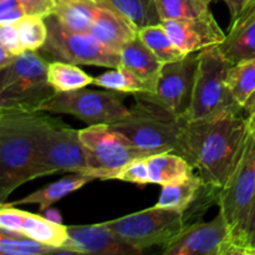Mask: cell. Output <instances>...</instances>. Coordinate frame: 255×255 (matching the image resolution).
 Masks as SVG:
<instances>
[{
	"label": "cell",
	"mask_w": 255,
	"mask_h": 255,
	"mask_svg": "<svg viewBox=\"0 0 255 255\" xmlns=\"http://www.w3.org/2000/svg\"><path fill=\"white\" fill-rule=\"evenodd\" d=\"M248 133L241 115L188 122L187 161L204 182L223 188L241 159Z\"/></svg>",
	"instance_id": "6da1fadb"
},
{
	"label": "cell",
	"mask_w": 255,
	"mask_h": 255,
	"mask_svg": "<svg viewBox=\"0 0 255 255\" xmlns=\"http://www.w3.org/2000/svg\"><path fill=\"white\" fill-rule=\"evenodd\" d=\"M50 115L0 109V203L6 202L20 186L32 181L40 136L51 119Z\"/></svg>",
	"instance_id": "7a4b0ae2"
},
{
	"label": "cell",
	"mask_w": 255,
	"mask_h": 255,
	"mask_svg": "<svg viewBox=\"0 0 255 255\" xmlns=\"http://www.w3.org/2000/svg\"><path fill=\"white\" fill-rule=\"evenodd\" d=\"M188 122L157 105L134 97L128 116L110 126L146 153L171 151L187 159Z\"/></svg>",
	"instance_id": "3957f363"
},
{
	"label": "cell",
	"mask_w": 255,
	"mask_h": 255,
	"mask_svg": "<svg viewBox=\"0 0 255 255\" xmlns=\"http://www.w3.org/2000/svg\"><path fill=\"white\" fill-rule=\"evenodd\" d=\"M188 121H203L226 115H241L243 109L232 95L227 82L231 64L218 45L201 50Z\"/></svg>",
	"instance_id": "277c9868"
},
{
	"label": "cell",
	"mask_w": 255,
	"mask_h": 255,
	"mask_svg": "<svg viewBox=\"0 0 255 255\" xmlns=\"http://www.w3.org/2000/svg\"><path fill=\"white\" fill-rule=\"evenodd\" d=\"M49 62L40 51H27L0 69V109L40 111L54 91L47 80Z\"/></svg>",
	"instance_id": "5b68a950"
},
{
	"label": "cell",
	"mask_w": 255,
	"mask_h": 255,
	"mask_svg": "<svg viewBox=\"0 0 255 255\" xmlns=\"http://www.w3.org/2000/svg\"><path fill=\"white\" fill-rule=\"evenodd\" d=\"M120 239L143 253L152 247H166L188 227L182 212L153 206L105 222Z\"/></svg>",
	"instance_id": "8992f818"
},
{
	"label": "cell",
	"mask_w": 255,
	"mask_h": 255,
	"mask_svg": "<svg viewBox=\"0 0 255 255\" xmlns=\"http://www.w3.org/2000/svg\"><path fill=\"white\" fill-rule=\"evenodd\" d=\"M255 199V137L248 133L246 146L236 169L218 198L219 212L223 214L232 237L231 255H242L239 241Z\"/></svg>",
	"instance_id": "52a82bcc"
},
{
	"label": "cell",
	"mask_w": 255,
	"mask_h": 255,
	"mask_svg": "<svg viewBox=\"0 0 255 255\" xmlns=\"http://www.w3.org/2000/svg\"><path fill=\"white\" fill-rule=\"evenodd\" d=\"M87 171L80 129H74L56 117L50 119L39 141L32 179L55 173H81Z\"/></svg>",
	"instance_id": "ba28073f"
},
{
	"label": "cell",
	"mask_w": 255,
	"mask_h": 255,
	"mask_svg": "<svg viewBox=\"0 0 255 255\" xmlns=\"http://www.w3.org/2000/svg\"><path fill=\"white\" fill-rule=\"evenodd\" d=\"M40 111L51 115H70L87 126L114 125L126 119L129 109L124 104V94L114 90L95 91L86 87L56 92L41 106Z\"/></svg>",
	"instance_id": "9c48e42d"
},
{
	"label": "cell",
	"mask_w": 255,
	"mask_h": 255,
	"mask_svg": "<svg viewBox=\"0 0 255 255\" xmlns=\"http://www.w3.org/2000/svg\"><path fill=\"white\" fill-rule=\"evenodd\" d=\"M47 39L39 51L54 60L74 65L116 69L121 65V55L105 46L91 32H75L65 29L54 16L45 17Z\"/></svg>",
	"instance_id": "30bf717a"
},
{
	"label": "cell",
	"mask_w": 255,
	"mask_h": 255,
	"mask_svg": "<svg viewBox=\"0 0 255 255\" xmlns=\"http://www.w3.org/2000/svg\"><path fill=\"white\" fill-rule=\"evenodd\" d=\"M80 141L87 161L86 176L106 181L111 172L131 161L149 156L110 125H92L80 129Z\"/></svg>",
	"instance_id": "8fae6325"
},
{
	"label": "cell",
	"mask_w": 255,
	"mask_h": 255,
	"mask_svg": "<svg viewBox=\"0 0 255 255\" xmlns=\"http://www.w3.org/2000/svg\"><path fill=\"white\" fill-rule=\"evenodd\" d=\"M198 52H192L183 59L162 65L154 91L138 92L133 94V97L151 102L176 116L188 120L198 70Z\"/></svg>",
	"instance_id": "7c38bea8"
},
{
	"label": "cell",
	"mask_w": 255,
	"mask_h": 255,
	"mask_svg": "<svg viewBox=\"0 0 255 255\" xmlns=\"http://www.w3.org/2000/svg\"><path fill=\"white\" fill-rule=\"evenodd\" d=\"M232 237L223 214L212 221H198L162 248L164 255H231Z\"/></svg>",
	"instance_id": "4fadbf2b"
},
{
	"label": "cell",
	"mask_w": 255,
	"mask_h": 255,
	"mask_svg": "<svg viewBox=\"0 0 255 255\" xmlns=\"http://www.w3.org/2000/svg\"><path fill=\"white\" fill-rule=\"evenodd\" d=\"M161 22L172 41L186 55L221 45L226 40V34L212 12L197 19H168Z\"/></svg>",
	"instance_id": "5bb4252c"
},
{
	"label": "cell",
	"mask_w": 255,
	"mask_h": 255,
	"mask_svg": "<svg viewBox=\"0 0 255 255\" xmlns=\"http://www.w3.org/2000/svg\"><path fill=\"white\" fill-rule=\"evenodd\" d=\"M69 239L62 247L66 254L133 255L141 254L120 239L105 223L70 226Z\"/></svg>",
	"instance_id": "9a60e30c"
},
{
	"label": "cell",
	"mask_w": 255,
	"mask_h": 255,
	"mask_svg": "<svg viewBox=\"0 0 255 255\" xmlns=\"http://www.w3.org/2000/svg\"><path fill=\"white\" fill-rule=\"evenodd\" d=\"M96 14L89 32L105 46L120 52L138 35V29L106 0H96Z\"/></svg>",
	"instance_id": "2e32d148"
},
{
	"label": "cell",
	"mask_w": 255,
	"mask_h": 255,
	"mask_svg": "<svg viewBox=\"0 0 255 255\" xmlns=\"http://www.w3.org/2000/svg\"><path fill=\"white\" fill-rule=\"evenodd\" d=\"M218 47L231 65L255 57V0L232 19L226 40Z\"/></svg>",
	"instance_id": "e0dca14e"
},
{
	"label": "cell",
	"mask_w": 255,
	"mask_h": 255,
	"mask_svg": "<svg viewBox=\"0 0 255 255\" xmlns=\"http://www.w3.org/2000/svg\"><path fill=\"white\" fill-rule=\"evenodd\" d=\"M120 55H121L122 66L132 70L134 74L138 75L151 86V92H153L163 64L144 45L138 35L122 47Z\"/></svg>",
	"instance_id": "ac0fdd59"
},
{
	"label": "cell",
	"mask_w": 255,
	"mask_h": 255,
	"mask_svg": "<svg viewBox=\"0 0 255 255\" xmlns=\"http://www.w3.org/2000/svg\"><path fill=\"white\" fill-rule=\"evenodd\" d=\"M151 184L167 186L182 182L194 173V168L176 152H159L146 157Z\"/></svg>",
	"instance_id": "d6986e66"
},
{
	"label": "cell",
	"mask_w": 255,
	"mask_h": 255,
	"mask_svg": "<svg viewBox=\"0 0 255 255\" xmlns=\"http://www.w3.org/2000/svg\"><path fill=\"white\" fill-rule=\"evenodd\" d=\"M94 181V178L86 174L71 173V176H66L54 183L47 184L44 188H40L32 193L27 194L24 198L9 202L11 206H24V204H37L40 212H46L54 203L60 199L65 198L69 194L74 193L77 189L86 186L89 182Z\"/></svg>",
	"instance_id": "ffe728a7"
},
{
	"label": "cell",
	"mask_w": 255,
	"mask_h": 255,
	"mask_svg": "<svg viewBox=\"0 0 255 255\" xmlns=\"http://www.w3.org/2000/svg\"><path fill=\"white\" fill-rule=\"evenodd\" d=\"M208 184L198 173H193L182 182L162 186L158 201L154 206L174 209L183 213L201 197Z\"/></svg>",
	"instance_id": "44dd1931"
},
{
	"label": "cell",
	"mask_w": 255,
	"mask_h": 255,
	"mask_svg": "<svg viewBox=\"0 0 255 255\" xmlns=\"http://www.w3.org/2000/svg\"><path fill=\"white\" fill-rule=\"evenodd\" d=\"M96 7V0H55L52 15L70 31L89 32Z\"/></svg>",
	"instance_id": "7402d4cb"
},
{
	"label": "cell",
	"mask_w": 255,
	"mask_h": 255,
	"mask_svg": "<svg viewBox=\"0 0 255 255\" xmlns=\"http://www.w3.org/2000/svg\"><path fill=\"white\" fill-rule=\"evenodd\" d=\"M21 231L22 233L26 234L27 238L55 248L64 249L62 247L69 239V231L66 226L60 222L51 221L47 217L30 213V212H25Z\"/></svg>",
	"instance_id": "603a6c76"
},
{
	"label": "cell",
	"mask_w": 255,
	"mask_h": 255,
	"mask_svg": "<svg viewBox=\"0 0 255 255\" xmlns=\"http://www.w3.org/2000/svg\"><path fill=\"white\" fill-rule=\"evenodd\" d=\"M227 82L234 100L246 111L255 100V57L231 65Z\"/></svg>",
	"instance_id": "cb8c5ba5"
},
{
	"label": "cell",
	"mask_w": 255,
	"mask_h": 255,
	"mask_svg": "<svg viewBox=\"0 0 255 255\" xmlns=\"http://www.w3.org/2000/svg\"><path fill=\"white\" fill-rule=\"evenodd\" d=\"M47 80L55 92H66L94 84V77L82 71L77 65L54 61L47 65Z\"/></svg>",
	"instance_id": "d4e9b609"
},
{
	"label": "cell",
	"mask_w": 255,
	"mask_h": 255,
	"mask_svg": "<svg viewBox=\"0 0 255 255\" xmlns=\"http://www.w3.org/2000/svg\"><path fill=\"white\" fill-rule=\"evenodd\" d=\"M138 37L144 42L147 47L154 54V56L162 62L177 61L186 56L184 52H182L176 46L169 35L167 34L166 29L163 27L162 22L159 24L148 25L138 30Z\"/></svg>",
	"instance_id": "484cf974"
},
{
	"label": "cell",
	"mask_w": 255,
	"mask_h": 255,
	"mask_svg": "<svg viewBox=\"0 0 255 255\" xmlns=\"http://www.w3.org/2000/svg\"><path fill=\"white\" fill-rule=\"evenodd\" d=\"M94 85L104 87L106 90L122 92V94H138V92H151L152 89L144 80L132 70L120 65L116 69L94 77Z\"/></svg>",
	"instance_id": "4316f807"
},
{
	"label": "cell",
	"mask_w": 255,
	"mask_h": 255,
	"mask_svg": "<svg viewBox=\"0 0 255 255\" xmlns=\"http://www.w3.org/2000/svg\"><path fill=\"white\" fill-rule=\"evenodd\" d=\"M213 0H154L161 20L197 19L211 14Z\"/></svg>",
	"instance_id": "83f0119b"
},
{
	"label": "cell",
	"mask_w": 255,
	"mask_h": 255,
	"mask_svg": "<svg viewBox=\"0 0 255 255\" xmlns=\"http://www.w3.org/2000/svg\"><path fill=\"white\" fill-rule=\"evenodd\" d=\"M115 9L128 20H131L137 29L162 21L157 11L154 0H106Z\"/></svg>",
	"instance_id": "f1b7e54d"
},
{
	"label": "cell",
	"mask_w": 255,
	"mask_h": 255,
	"mask_svg": "<svg viewBox=\"0 0 255 255\" xmlns=\"http://www.w3.org/2000/svg\"><path fill=\"white\" fill-rule=\"evenodd\" d=\"M25 50L39 51L47 39V26L45 19L36 15H25L15 24Z\"/></svg>",
	"instance_id": "f546056e"
},
{
	"label": "cell",
	"mask_w": 255,
	"mask_h": 255,
	"mask_svg": "<svg viewBox=\"0 0 255 255\" xmlns=\"http://www.w3.org/2000/svg\"><path fill=\"white\" fill-rule=\"evenodd\" d=\"M0 253L2 255L66 254L64 249L46 246L30 238H9L0 236Z\"/></svg>",
	"instance_id": "4dcf8cb0"
},
{
	"label": "cell",
	"mask_w": 255,
	"mask_h": 255,
	"mask_svg": "<svg viewBox=\"0 0 255 255\" xmlns=\"http://www.w3.org/2000/svg\"><path fill=\"white\" fill-rule=\"evenodd\" d=\"M146 157L133 159L129 163H127L126 166L111 172L106 177V181H109V179H117V181L129 182V183L138 184V186L151 184Z\"/></svg>",
	"instance_id": "1f68e13d"
},
{
	"label": "cell",
	"mask_w": 255,
	"mask_h": 255,
	"mask_svg": "<svg viewBox=\"0 0 255 255\" xmlns=\"http://www.w3.org/2000/svg\"><path fill=\"white\" fill-rule=\"evenodd\" d=\"M25 211L15 208L10 203H0V228L22 233ZM26 236V234H25Z\"/></svg>",
	"instance_id": "d6a6232c"
},
{
	"label": "cell",
	"mask_w": 255,
	"mask_h": 255,
	"mask_svg": "<svg viewBox=\"0 0 255 255\" xmlns=\"http://www.w3.org/2000/svg\"><path fill=\"white\" fill-rule=\"evenodd\" d=\"M0 46L5 47L10 54L19 56L26 50L22 47L15 25H0Z\"/></svg>",
	"instance_id": "836d02e7"
},
{
	"label": "cell",
	"mask_w": 255,
	"mask_h": 255,
	"mask_svg": "<svg viewBox=\"0 0 255 255\" xmlns=\"http://www.w3.org/2000/svg\"><path fill=\"white\" fill-rule=\"evenodd\" d=\"M242 255H255V199L239 241Z\"/></svg>",
	"instance_id": "e575fe53"
},
{
	"label": "cell",
	"mask_w": 255,
	"mask_h": 255,
	"mask_svg": "<svg viewBox=\"0 0 255 255\" xmlns=\"http://www.w3.org/2000/svg\"><path fill=\"white\" fill-rule=\"evenodd\" d=\"M26 15L47 17L54 14L55 0H19Z\"/></svg>",
	"instance_id": "d590c367"
},
{
	"label": "cell",
	"mask_w": 255,
	"mask_h": 255,
	"mask_svg": "<svg viewBox=\"0 0 255 255\" xmlns=\"http://www.w3.org/2000/svg\"><path fill=\"white\" fill-rule=\"evenodd\" d=\"M24 7L21 5L10 9L7 11L0 12V25H15L22 16H25Z\"/></svg>",
	"instance_id": "8d00e7d4"
},
{
	"label": "cell",
	"mask_w": 255,
	"mask_h": 255,
	"mask_svg": "<svg viewBox=\"0 0 255 255\" xmlns=\"http://www.w3.org/2000/svg\"><path fill=\"white\" fill-rule=\"evenodd\" d=\"M221 1H223L224 4L228 6L229 11H231V16L232 19H233V17H236L247 5L251 4L253 0H221Z\"/></svg>",
	"instance_id": "74e56055"
},
{
	"label": "cell",
	"mask_w": 255,
	"mask_h": 255,
	"mask_svg": "<svg viewBox=\"0 0 255 255\" xmlns=\"http://www.w3.org/2000/svg\"><path fill=\"white\" fill-rule=\"evenodd\" d=\"M247 112V125H248V131L249 133L253 134L255 137V100L252 102L251 106L246 110Z\"/></svg>",
	"instance_id": "f35d334b"
},
{
	"label": "cell",
	"mask_w": 255,
	"mask_h": 255,
	"mask_svg": "<svg viewBox=\"0 0 255 255\" xmlns=\"http://www.w3.org/2000/svg\"><path fill=\"white\" fill-rule=\"evenodd\" d=\"M15 57L16 56L10 54L5 47L0 46V69H4V67L9 66V65L14 61Z\"/></svg>",
	"instance_id": "ab89813d"
}]
</instances>
